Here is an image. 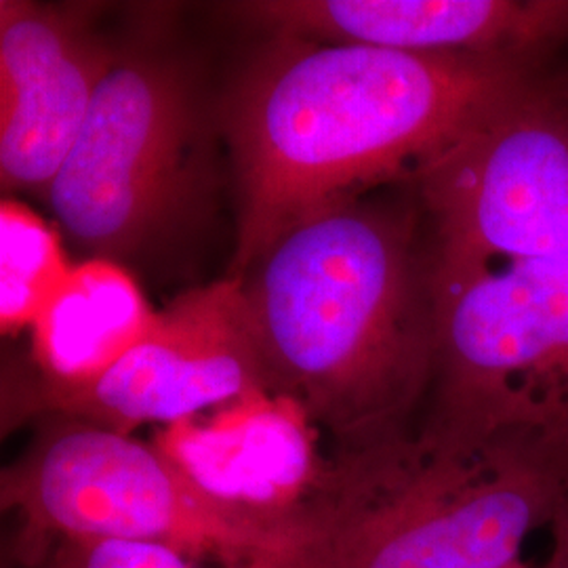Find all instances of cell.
<instances>
[{"label":"cell","mask_w":568,"mask_h":568,"mask_svg":"<svg viewBox=\"0 0 568 568\" xmlns=\"http://www.w3.org/2000/svg\"><path fill=\"white\" fill-rule=\"evenodd\" d=\"M199 110L175 61L122 58L47 192L65 234L102 260L159 239L201 183Z\"/></svg>","instance_id":"obj_6"},{"label":"cell","mask_w":568,"mask_h":568,"mask_svg":"<svg viewBox=\"0 0 568 568\" xmlns=\"http://www.w3.org/2000/svg\"><path fill=\"white\" fill-rule=\"evenodd\" d=\"M119 58L79 9L0 2V182L47 192Z\"/></svg>","instance_id":"obj_10"},{"label":"cell","mask_w":568,"mask_h":568,"mask_svg":"<svg viewBox=\"0 0 568 568\" xmlns=\"http://www.w3.org/2000/svg\"><path fill=\"white\" fill-rule=\"evenodd\" d=\"M558 93H560V95H562V98L568 102V89H558Z\"/></svg>","instance_id":"obj_16"},{"label":"cell","mask_w":568,"mask_h":568,"mask_svg":"<svg viewBox=\"0 0 568 568\" xmlns=\"http://www.w3.org/2000/svg\"><path fill=\"white\" fill-rule=\"evenodd\" d=\"M539 568H541V567H539Z\"/></svg>","instance_id":"obj_18"},{"label":"cell","mask_w":568,"mask_h":568,"mask_svg":"<svg viewBox=\"0 0 568 568\" xmlns=\"http://www.w3.org/2000/svg\"><path fill=\"white\" fill-rule=\"evenodd\" d=\"M140 286L112 260L74 265L32 325L37 382L82 386L100 377L152 328Z\"/></svg>","instance_id":"obj_12"},{"label":"cell","mask_w":568,"mask_h":568,"mask_svg":"<svg viewBox=\"0 0 568 568\" xmlns=\"http://www.w3.org/2000/svg\"><path fill=\"white\" fill-rule=\"evenodd\" d=\"M272 392L241 278L194 288L159 312L121 361L82 386L20 382L4 394V422L58 415L131 436L206 408Z\"/></svg>","instance_id":"obj_8"},{"label":"cell","mask_w":568,"mask_h":568,"mask_svg":"<svg viewBox=\"0 0 568 568\" xmlns=\"http://www.w3.org/2000/svg\"><path fill=\"white\" fill-rule=\"evenodd\" d=\"M438 257L568 267V102L539 81L419 180Z\"/></svg>","instance_id":"obj_7"},{"label":"cell","mask_w":568,"mask_h":568,"mask_svg":"<svg viewBox=\"0 0 568 568\" xmlns=\"http://www.w3.org/2000/svg\"><path fill=\"white\" fill-rule=\"evenodd\" d=\"M568 488L427 427L333 455L270 568H514Z\"/></svg>","instance_id":"obj_3"},{"label":"cell","mask_w":568,"mask_h":568,"mask_svg":"<svg viewBox=\"0 0 568 568\" xmlns=\"http://www.w3.org/2000/svg\"><path fill=\"white\" fill-rule=\"evenodd\" d=\"M244 286L272 394L304 406L333 455L410 434L432 394L438 325L408 215L347 199L305 217Z\"/></svg>","instance_id":"obj_2"},{"label":"cell","mask_w":568,"mask_h":568,"mask_svg":"<svg viewBox=\"0 0 568 568\" xmlns=\"http://www.w3.org/2000/svg\"><path fill=\"white\" fill-rule=\"evenodd\" d=\"M438 352L427 429L568 488V267L432 253Z\"/></svg>","instance_id":"obj_4"},{"label":"cell","mask_w":568,"mask_h":568,"mask_svg":"<svg viewBox=\"0 0 568 568\" xmlns=\"http://www.w3.org/2000/svg\"><path fill=\"white\" fill-rule=\"evenodd\" d=\"M514 568H535V567H528L527 562H525V560H523V562H518V565H516V567Z\"/></svg>","instance_id":"obj_17"},{"label":"cell","mask_w":568,"mask_h":568,"mask_svg":"<svg viewBox=\"0 0 568 568\" xmlns=\"http://www.w3.org/2000/svg\"><path fill=\"white\" fill-rule=\"evenodd\" d=\"M154 447L211 499L274 520H288L328 466L304 406L272 392L171 424Z\"/></svg>","instance_id":"obj_11"},{"label":"cell","mask_w":568,"mask_h":568,"mask_svg":"<svg viewBox=\"0 0 568 568\" xmlns=\"http://www.w3.org/2000/svg\"><path fill=\"white\" fill-rule=\"evenodd\" d=\"M58 232L13 199L0 204V326H32L70 276Z\"/></svg>","instance_id":"obj_13"},{"label":"cell","mask_w":568,"mask_h":568,"mask_svg":"<svg viewBox=\"0 0 568 568\" xmlns=\"http://www.w3.org/2000/svg\"><path fill=\"white\" fill-rule=\"evenodd\" d=\"M549 530H551V551H549L548 562L541 568H568V493L554 511Z\"/></svg>","instance_id":"obj_15"},{"label":"cell","mask_w":568,"mask_h":568,"mask_svg":"<svg viewBox=\"0 0 568 568\" xmlns=\"http://www.w3.org/2000/svg\"><path fill=\"white\" fill-rule=\"evenodd\" d=\"M278 39L535 65L568 44V0H264L234 9Z\"/></svg>","instance_id":"obj_9"},{"label":"cell","mask_w":568,"mask_h":568,"mask_svg":"<svg viewBox=\"0 0 568 568\" xmlns=\"http://www.w3.org/2000/svg\"><path fill=\"white\" fill-rule=\"evenodd\" d=\"M0 506L20 520L23 560H39L53 541L110 537L222 568H270L291 528L211 499L154 445L68 417L2 469Z\"/></svg>","instance_id":"obj_5"},{"label":"cell","mask_w":568,"mask_h":568,"mask_svg":"<svg viewBox=\"0 0 568 568\" xmlns=\"http://www.w3.org/2000/svg\"><path fill=\"white\" fill-rule=\"evenodd\" d=\"M53 568H194V560L163 544L95 537L60 544Z\"/></svg>","instance_id":"obj_14"},{"label":"cell","mask_w":568,"mask_h":568,"mask_svg":"<svg viewBox=\"0 0 568 568\" xmlns=\"http://www.w3.org/2000/svg\"><path fill=\"white\" fill-rule=\"evenodd\" d=\"M225 110L241 185L234 272L293 225L387 180H422L537 81L471 58L278 39Z\"/></svg>","instance_id":"obj_1"}]
</instances>
